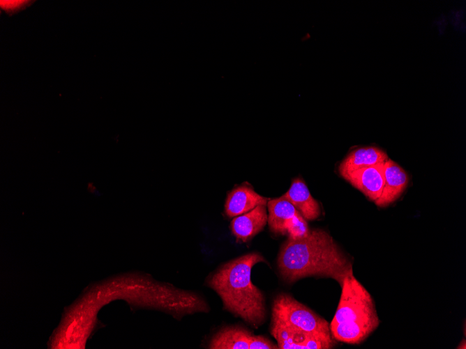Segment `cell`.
I'll list each match as a JSON object with an SVG mask.
<instances>
[{
  "label": "cell",
  "instance_id": "1",
  "mask_svg": "<svg viewBox=\"0 0 466 349\" xmlns=\"http://www.w3.org/2000/svg\"><path fill=\"white\" fill-rule=\"evenodd\" d=\"M282 277L292 282L315 276L335 279L341 286L352 265L331 235L324 230H310L304 237L287 240L278 257Z\"/></svg>",
  "mask_w": 466,
  "mask_h": 349
},
{
  "label": "cell",
  "instance_id": "2",
  "mask_svg": "<svg viewBox=\"0 0 466 349\" xmlns=\"http://www.w3.org/2000/svg\"><path fill=\"white\" fill-rule=\"evenodd\" d=\"M260 262L266 261L257 252L243 254L221 265L206 280L220 297L224 309L255 328L266 318L264 294L251 281L252 268Z\"/></svg>",
  "mask_w": 466,
  "mask_h": 349
},
{
  "label": "cell",
  "instance_id": "3",
  "mask_svg": "<svg viewBox=\"0 0 466 349\" xmlns=\"http://www.w3.org/2000/svg\"><path fill=\"white\" fill-rule=\"evenodd\" d=\"M341 288L338 306L330 324L331 334L341 342L360 343L379 323L373 299L353 271L345 277Z\"/></svg>",
  "mask_w": 466,
  "mask_h": 349
},
{
  "label": "cell",
  "instance_id": "4",
  "mask_svg": "<svg viewBox=\"0 0 466 349\" xmlns=\"http://www.w3.org/2000/svg\"><path fill=\"white\" fill-rule=\"evenodd\" d=\"M271 318L310 333H331L329 323L287 293L273 300Z\"/></svg>",
  "mask_w": 466,
  "mask_h": 349
},
{
  "label": "cell",
  "instance_id": "5",
  "mask_svg": "<svg viewBox=\"0 0 466 349\" xmlns=\"http://www.w3.org/2000/svg\"><path fill=\"white\" fill-rule=\"evenodd\" d=\"M269 227L276 234L296 240L306 236L309 228L303 217L288 201L279 197L267 203Z\"/></svg>",
  "mask_w": 466,
  "mask_h": 349
},
{
  "label": "cell",
  "instance_id": "6",
  "mask_svg": "<svg viewBox=\"0 0 466 349\" xmlns=\"http://www.w3.org/2000/svg\"><path fill=\"white\" fill-rule=\"evenodd\" d=\"M270 330L280 349H329L336 344L331 333H310L273 318Z\"/></svg>",
  "mask_w": 466,
  "mask_h": 349
},
{
  "label": "cell",
  "instance_id": "7",
  "mask_svg": "<svg viewBox=\"0 0 466 349\" xmlns=\"http://www.w3.org/2000/svg\"><path fill=\"white\" fill-rule=\"evenodd\" d=\"M208 348L211 349H276L278 348L269 339L255 335L239 325L225 326L211 338Z\"/></svg>",
  "mask_w": 466,
  "mask_h": 349
},
{
  "label": "cell",
  "instance_id": "8",
  "mask_svg": "<svg viewBox=\"0 0 466 349\" xmlns=\"http://www.w3.org/2000/svg\"><path fill=\"white\" fill-rule=\"evenodd\" d=\"M384 163L356 169L342 176L375 202L380 197L384 185Z\"/></svg>",
  "mask_w": 466,
  "mask_h": 349
},
{
  "label": "cell",
  "instance_id": "9",
  "mask_svg": "<svg viewBox=\"0 0 466 349\" xmlns=\"http://www.w3.org/2000/svg\"><path fill=\"white\" fill-rule=\"evenodd\" d=\"M269 199L257 194L246 184L238 185L227 195L225 213L229 217L245 214L259 205H267Z\"/></svg>",
  "mask_w": 466,
  "mask_h": 349
},
{
  "label": "cell",
  "instance_id": "10",
  "mask_svg": "<svg viewBox=\"0 0 466 349\" xmlns=\"http://www.w3.org/2000/svg\"><path fill=\"white\" fill-rule=\"evenodd\" d=\"M266 205H259L250 211L233 218L230 224L236 241L246 242L262 231L268 221Z\"/></svg>",
  "mask_w": 466,
  "mask_h": 349
},
{
  "label": "cell",
  "instance_id": "11",
  "mask_svg": "<svg viewBox=\"0 0 466 349\" xmlns=\"http://www.w3.org/2000/svg\"><path fill=\"white\" fill-rule=\"evenodd\" d=\"M384 185L380 197L375 201L384 207L396 201L407 185L409 177L397 163L388 158L384 163Z\"/></svg>",
  "mask_w": 466,
  "mask_h": 349
},
{
  "label": "cell",
  "instance_id": "12",
  "mask_svg": "<svg viewBox=\"0 0 466 349\" xmlns=\"http://www.w3.org/2000/svg\"><path fill=\"white\" fill-rule=\"evenodd\" d=\"M280 197L291 203L306 220H315L320 215L318 202L300 178L294 179L290 189Z\"/></svg>",
  "mask_w": 466,
  "mask_h": 349
},
{
  "label": "cell",
  "instance_id": "13",
  "mask_svg": "<svg viewBox=\"0 0 466 349\" xmlns=\"http://www.w3.org/2000/svg\"><path fill=\"white\" fill-rule=\"evenodd\" d=\"M388 156L376 147H364L351 152L340 163L338 170L341 176L352 171L384 162Z\"/></svg>",
  "mask_w": 466,
  "mask_h": 349
}]
</instances>
